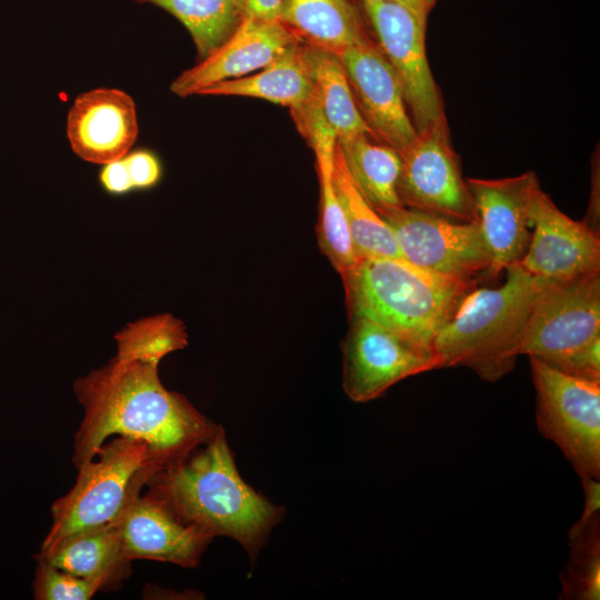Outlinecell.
<instances>
[{
    "label": "cell",
    "mask_w": 600,
    "mask_h": 600,
    "mask_svg": "<svg viewBox=\"0 0 600 600\" xmlns=\"http://www.w3.org/2000/svg\"><path fill=\"white\" fill-rule=\"evenodd\" d=\"M73 391L83 408L73 442L77 468L92 460L110 436H122L144 441L166 469L186 460L220 427L186 397L167 390L158 366L148 362L116 356L76 380Z\"/></svg>",
    "instance_id": "1"
},
{
    "label": "cell",
    "mask_w": 600,
    "mask_h": 600,
    "mask_svg": "<svg viewBox=\"0 0 600 600\" xmlns=\"http://www.w3.org/2000/svg\"><path fill=\"white\" fill-rule=\"evenodd\" d=\"M148 491L183 522L237 540L254 558L283 509L240 477L221 427L196 453L154 474Z\"/></svg>",
    "instance_id": "2"
},
{
    "label": "cell",
    "mask_w": 600,
    "mask_h": 600,
    "mask_svg": "<svg viewBox=\"0 0 600 600\" xmlns=\"http://www.w3.org/2000/svg\"><path fill=\"white\" fill-rule=\"evenodd\" d=\"M341 277L351 318L372 320L433 353L439 330L478 284L391 258L359 259Z\"/></svg>",
    "instance_id": "3"
},
{
    "label": "cell",
    "mask_w": 600,
    "mask_h": 600,
    "mask_svg": "<svg viewBox=\"0 0 600 600\" xmlns=\"http://www.w3.org/2000/svg\"><path fill=\"white\" fill-rule=\"evenodd\" d=\"M504 270L507 278L500 287L472 289L439 330L433 350L440 368L467 367L490 382L513 369L533 300L544 279L518 263Z\"/></svg>",
    "instance_id": "4"
},
{
    "label": "cell",
    "mask_w": 600,
    "mask_h": 600,
    "mask_svg": "<svg viewBox=\"0 0 600 600\" xmlns=\"http://www.w3.org/2000/svg\"><path fill=\"white\" fill-rule=\"evenodd\" d=\"M163 469L140 439L118 436L103 443L92 460L78 468L71 490L53 502L52 524L37 556L77 534L114 522Z\"/></svg>",
    "instance_id": "5"
},
{
    "label": "cell",
    "mask_w": 600,
    "mask_h": 600,
    "mask_svg": "<svg viewBox=\"0 0 600 600\" xmlns=\"http://www.w3.org/2000/svg\"><path fill=\"white\" fill-rule=\"evenodd\" d=\"M529 358L538 430L560 448L581 480H600V382Z\"/></svg>",
    "instance_id": "6"
},
{
    "label": "cell",
    "mask_w": 600,
    "mask_h": 600,
    "mask_svg": "<svg viewBox=\"0 0 600 600\" xmlns=\"http://www.w3.org/2000/svg\"><path fill=\"white\" fill-rule=\"evenodd\" d=\"M399 154L397 193L403 207L454 222L479 223L474 199L450 143L446 117L418 131Z\"/></svg>",
    "instance_id": "7"
},
{
    "label": "cell",
    "mask_w": 600,
    "mask_h": 600,
    "mask_svg": "<svg viewBox=\"0 0 600 600\" xmlns=\"http://www.w3.org/2000/svg\"><path fill=\"white\" fill-rule=\"evenodd\" d=\"M600 338V272L543 280L530 310L519 356L549 366Z\"/></svg>",
    "instance_id": "8"
},
{
    "label": "cell",
    "mask_w": 600,
    "mask_h": 600,
    "mask_svg": "<svg viewBox=\"0 0 600 600\" xmlns=\"http://www.w3.org/2000/svg\"><path fill=\"white\" fill-rule=\"evenodd\" d=\"M377 211L392 230L406 261L476 283L496 276L479 223L454 222L406 207Z\"/></svg>",
    "instance_id": "9"
},
{
    "label": "cell",
    "mask_w": 600,
    "mask_h": 600,
    "mask_svg": "<svg viewBox=\"0 0 600 600\" xmlns=\"http://www.w3.org/2000/svg\"><path fill=\"white\" fill-rule=\"evenodd\" d=\"M377 44L396 71L417 130L446 117L426 56L428 17L393 2L363 3Z\"/></svg>",
    "instance_id": "10"
},
{
    "label": "cell",
    "mask_w": 600,
    "mask_h": 600,
    "mask_svg": "<svg viewBox=\"0 0 600 600\" xmlns=\"http://www.w3.org/2000/svg\"><path fill=\"white\" fill-rule=\"evenodd\" d=\"M440 369L436 354L366 318H351L343 347V390L354 402L382 396L397 382Z\"/></svg>",
    "instance_id": "11"
},
{
    "label": "cell",
    "mask_w": 600,
    "mask_h": 600,
    "mask_svg": "<svg viewBox=\"0 0 600 600\" xmlns=\"http://www.w3.org/2000/svg\"><path fill=\"white\" fill-rule=\"evenodd\" d=\"M532 234L518 263L530 274L561 281L600 272V234L564 214L539 188L531 211Z\"/></svg>",
    "instance_id": "12"
},
{
    "label": "cell",
    "mask_w": 600,
    "mask_h": 600,
    "mask_svg": "<svg viewBox=\"0 0 600 600\" xmlns=\"http://www.w3.org/2000/svg\"><path fill=\"white\" fill-rule=\"evenodd\" d=\"M354 101L373 136L400 152L417 136L398 76L371 39L338 53Z\"/></svg>",
    "instance_id": "13"
},
{
    "label": "cell",
    "mask_w": 600,
    "mask_h": 600,
    "mask_svg": "<svg viewBox=\"0 0 600 600\" xmlns=\"http://www.w3.org/2000/svg\"><path fill=\"white\" fill-rule=\"evenodd\" d=\"M496 276L523 258L532 234L531 204L540 188L534 172L503 179H468Z\"/></svg>",
    "instance_id": "14"
},
{
    "label": "cell",
    "mask_w": 600,
    "mask_h": 600,
    "mask_svg": "<svg viewBox=\"0 0 600 600\" xmlns=\"http://www.w3.org/2000/svg\"><path fill=\"white\" fill-rule=\"evenodd\" d=\"M127 560L170 562L184 568L199 564L213 536L180 520L149 491L140 494L114 521Z\"/></svg>",
    "instance_id": "15"
},
{
    "label": "cell",
    "mask_w": 600,
    "mask_h": 600,
    "mask_svg": "<svg viewBox=\"0 0 600 600\" xmlns=\"http://www.w3.org/2000/svg\"><path fill=\"white\" fill-rule=\"evenodd\" d=\"M299 41L280 20L269 21L246 16L224 43L181 72L172 81L170 90L182 98L199 94L212 84L261 70Z\"/></svg>",
    "instance_id": "16"
},
{
    "label": "cell",
    "mask_w": 600,
    "mask_h": 600,
    "mask_svg": "<svg viewBox=\"0 0 600 600\" xmlns=\"http://www.w3.org/2000/svg\"><path fill=\"white\" fill-rule=\"evenodd\" d=\"M139 134L132 97L117 88L80 93L67 114V137L80 159L106 164L126 157Z\"/></svg>",
    "instance_id": "17"
},
{
    "label": "cell",
    "mask_w": 600,
    "mask_h": 600,
    "mask_svg": "<svg viewBox=\"0 0 600 600\" xmlns=\"http://www.w3.org/2000/svg\"><path fill=\"white\" fill-rule=\"evenodd\" d=\"M199 94L258 98L298 109L317 98L306 43L291 46L257 73L212 84Z\"/></svg>",
    "instance_id": "18"
},
{
    "label": "cell",
    "mask_w": 600,
    "mask_h": 600,
    "mask_svg": "<svg viewBox=\"0 0 600 600\" xmlns=\"http://www.w3.org/2000/svg\"><path fill=\"white\" fill-rule=\"evenodd\" d=\"M279 20L302 42L333 53L370 40L350 0H282Z\"/></svg>",
    "instance_id": "19"
},
{
    "label": "cell",
    "mask_w": 600,
    "mask_h": 600,
    "mask_svg": "<svg viewBox=\"0 0 600 600\" xmlns=\"http://www.w3.org/2000/svg\"><path fill=\"white\" fill-rule=\"evenodd\" d=\"M36 559L82 578H104L113 588L120 586L131 570L114 522L77 534Z\"/></svg>",
    "instance_id": "20"
},
{
    "label": "cell",
    "mask_w": 600,
    "mask_h": 600,
    "mask_svg": "<svg viewBox=\"0 0 600 600\" xmlns=\"http://www.w3.org/2000/svg\"><path fill=\"white\" fill-rule=\"evenodd\" d=\"M331 178L358 259H403L392 230L362 194L351 177L338 141L332 159Z\"/></svg>",
    "instance_id": "21"
},
{
    "label": "cell",
    "mask_w": 600,
    "mask_h": 600,
    "mask_svg": "<svg viewBox=\"0 0 600 600\" xmlns=\"http://www.w3.org/2000/svg\"><path fill=\"white\" fill-rule=\"evenodd\" d=\"M356 184L376 210L403 207L397 183L401 169L399 152L371 134L338 141Z\"/></svg>",
    "instance_id": "22"
},
{
    "label": "cell",
    "mask_w": 600,
    "mask_h": 600,
    "mask_svg": "<svg viewBox=\"0 0 600 600\" xmlns=\"http://www.w3.org/2000/svg\"><path fill=\"white\" fill-rule=\"evenodd\" d=\"M306 49L318 102L337 140L373 136L360 114L338 56L307 43Z\"/></svg>",
    "instance_id": "23"
},
{
    "label": "cell",
    "mask_w": 600,
    "mask_h": 600,
    "mask_svg": "<svg viewBox=\"0 0 600 600\" xmlns=\"http://www.w3.org/2000/svg\"><path fill=\"white\" fill-rule=\"evenodd\" d=\"M157 6L178 19L190 33L199 60L216 51L246 17L244 0H134Z\"/></svg>",
    "instance_id": "24"
},
{
    "label": "cell",
    "mask_w": 600,
    "mask_h": 600,
    "mask_svg": "<svg viewBox=\"0 0 600 600\" xmlns=\"http://www.w3.org/2000/svg\"><path fill=\"white\" fill-rule=\"evenodd\" d=\"M336 149V148H334ZM332 152H317V172L320 183L318 243L332 267L342 276L359 260L351 239L343 209L336 194L331 170Z\"/></svg>",
    "instance_id": "25"
},
{
    "label": "cell",
    "mask_w": 600,
    "mask_h": 600,
    "mask_svg": "<svg viewBox=\"0 0 600 600\" xmlns=\"http://www.w3.org/2000/svg\"><path fill=\"white\" fill-rule=\"evenodd\" d=\"M117 357L159 366L167 354L188 344L186 327L169 313L143 318L120 330Z\"/></svg>",
    "instance_id": "26"
},
{
    "label": "cell",
    "mask_w": 600,
    "mask_h": 600,
    "mask_svg": "<svg viewBox=\"0 0 600 600\" xmlns=\"http://www.w3.org/2000/svg\"><path fill=\"white\" fill-rule=\"evenodd\" d=\"M600 516L569 531L570 559L561 574L567 599L599 600L600 596Z\"/></svg>",
    "instance_id": "27"
},
{
    "label": "cell",
    "mask_w": 600,
    "mask_h": 600,
    "mask_svg": "<svg viewBox=\"0 0 600 600\" xmlns=\"http://www.w3.org/2000/svg\"><path fill=\"white\" fill-rule=\"evenodd\" d=\"M103 589H113L110 581L104 578H82L37 559L32 584L33 597L37 600H88Z\"/></svg>",
    "instance_id": "28"
},
{
    "label": "cell",
    "mask_w": 600,
    "mask_h": 600,
    "mask_svg": "<svg viewBox=\"0 0 600 600\" xmlns=\"http://www.w3.org/2000/svg\"><path fill=\"white\" fill-rule=\"evenodd\" d=\"M550 367L577 378L600 382V338Z\"/></svg>",
    "instance_id": "29"
},
{
    "label": "cell",
    "mask_w": 600,
    "mask_h": 600,
    "mask_svg": "<svg viewBox=\"0 0 600 600\" xmlns=\"http://www.w3.org/2000/svg\"><path fill=\"white\" fill-rule=\"evenodd\" d=\"M133 189H148L156 186L162 174L158 157L146 149L129 152L124 157Z\"/></svg>",
    "instance_id": "30"
},
{
    "label": "cell",
    "mask_w": 600,
    "mask_h": 600,
    "mask_svg": "<svg viewBox=\"0 0 600 600\" xmlns=\"http://www.w3.org/2000/svg\"><path fill=\"white\" fill-rule=\"evenodd\" d=\"M100 182L103 189L112 194H123L133 190L124 157L103 164Z\"/></svg>",
    "instance_id": "31"
},
{
    "label": "cell",
    "mask_w": 600,
    "mask_h": 600,
    "mask_svg": "<svg viewBox=\"0 0 600 600\" xmlns=\"http://www.w3.org/2000/svg\"><path fill=\"white\" fill-rule=\"evenodd\" d=\"M282 0H244L246 16L261 20H279Z\"/></svg>",
    "instance_id": "32"
},
{
    "label": "cell",
    "mask_w": 600,
    "mask_h": 600,
    "mask_svg": "<svg viewBox=\"0 0 600 600\" xmlns=\"http://www.w3.org/2000/svg\"><path fill=\"white\" fill-rule=\"evenodd\" d=\"M378 2L399 3V4L408 7L409 9L418 13L424 14L427 17L429 14L418 0H362V3H378Z\"/></svg>",
    "instance_id": "33"
},
{
    "label": "cell",
    "mask_w": 600,
    "mask_h": 600,
    "mask_svg": "<svg viewBox=\"0 0 600 600\" xmlns=\"http://www.w3.org/2000/svg\"><path fill=\"white\" fill-rule=\"evenodd\" d=\"M418 1L426 9V11L429 13L430 10L433 8L437 0H418Z\"/></svg>",
    "instance_id": "34"
}]
</instances>
